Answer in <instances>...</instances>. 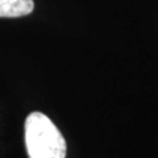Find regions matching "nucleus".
Here are the masks:
<instances>
[{"label": "nucleus", "instance_id": "f03ea898", "mask_svg": "<svg viewBox=\"0 0 158 158\" xmlns=\"http://www.w3.org/2000/svg\"><path fill=\"white\" fill-rule=\"evenodd\" d=\"M33 0H0V17H21L32 13Z\"/></svg>", "mask_w": 158, "mask_h": 158}, {"label": "nucleus", "instance_id": "f257e3e1", "mask_svg": "<svg viewBox=\"0 0 158 158\" xmlns=\"http://www.w3.org/2000/svg\"><path fill=\"white\" fill-rule=\"evenodd\" d=\"M25 146L29 158H65L66 141L46 115L32 112L24 127Z\"/></svg>", "mask_w": 158, "mask_h": 158}]
</instances>
